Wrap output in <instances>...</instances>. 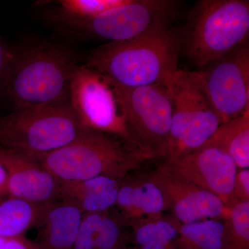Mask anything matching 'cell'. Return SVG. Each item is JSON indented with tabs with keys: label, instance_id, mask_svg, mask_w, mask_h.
Segmentation results:
<instances>
[{
	"label": "cell",
	"instance_id": "cell-1",
	"mask_svg": "<svg viewBox=\"0 0 249 249\" xmlns=\"http://www.w3.org/2000/svg\"><path fill=\"white\" fill-rule=\"evenodd\" d=\"M181 40L170 27L93 49L87 67L119 88L166 84L178 69Z\"/></svg>",
	"mask_w": 249,
	"mask_h": 249
},
{
	"label": "cell",
	"instance_id": "cell-2",
	"mask_svg": "<svg viewBox=\"0 0 249 249\" xmlns=\"http://www.w3.org/2000/svg\"><path fill=\"white\" fill-rule=\"evenodd\" d=\"M80 58L68 45L41 41L14 50L4 92L15 109L70 101L71 80Z\"/></svg>",
	"mask_w": 249,
	"mask_h": 249
},
{
	"label": "cell",
	"instance_id": "cell-3",
	"mask_svg": "<svg viewBox=\"0 0 249 249\" xmlns=\"http://www.w3.org/2000/svg\"><path fill=\"white\" fill-rule=\"evenodd\" d=\"M33 157L60 181H84L101 176L122 180L152 160L119 137L86 127L68 145Z\"/></svg>",
	"mask_w": 249,
	"mask_h": 249
},
{
	"label": "cell",
	"instance_id": "cell-4",
	"mask_svg": "<svg viewBox=\"0 0 249 249\" xmlns=\"http://www.w3.org/2000/svg\"><path fill=\"white\" fill-rule=\"evenodd\" d=\"M249 36V1L201 0L190 14L181 47L204 67L248 42Z\"/></svg>",
	"mask_w": 249,
	"mask_h": 249
},
{
	"label": "cell",
	"instance_id": "cell-5",
	"mask_svg": "<svg viewBox=\"0 0 249 249\" xmlns=\"http://www.w3.org/2000/svg\"><path fill=\"white\" fill-rule=\"evenodd\" d=\"M85 128L70 101L18 108L0 117V147L31 156L45 155L68 145Z\"/></svg>",
	"mask_w": 249,
	"mask_h": 249
},
{
	"label": "cell",
	"instance_id": "cell-6",
	"mask_svg": "<svg viewBox=\"0 0 249 249\" xmlns=\"http://www.w3.org/2000/svg\"><path fill=\"white\" fill-rule=\"evenodd\" d=\"M178 6L179 2L173 0H128L91 19L71 17L59 11L48 16L58 29L78 37L119 42L170 27L178 16Z\"/></svg>",
	"mask_w": 249,
	"mask_h": 249
},
{
	"label": "cell",
	"instance_id": "cell-7",
	"mask_svg": "<svg viewBox=\"0 0 249 249\" xmlns=\"http://www.w3.org/2000/svg\"><path fill=\"white\" fill-rule=\"evenodd\" d=\"M173 103L168 156L176 158L199 148L221 124L196 71L178 70L165 84Z\"/></svg>",
	"mask_w": 249,
	"mask_h": 249
},
{
	"label": "cell",
	"instance_id": "cell-8",
	"mask_svg": "<svg viewBox=\"0 0 249 249\" xmlns=\"http://www.w3.org/2000/svg\"><path fill=\"white\" fill-rule=\"evenodd\" d=\"M114 86L136 146L152 160L166 159L173 116V103L166 86Z\"/></svg>",
	"mask_w": 249,
	"mask_h": 249
},
{
	"label": "cell",
	"instance_id": "cell-9",
	"mask_svg": "<svg viewBox=\"0 0 249 249\" xmlns=\"http://www.w3.org/2000/svg\"><path fill=\"white\" fill-rule=\"evenodd\" d=\"M70 102L83 127L119 137L137 147L114 85L96 70L85 65L77 67L70 84Z\"/></svg>",
	"mask_w": 249,
	"mask_h": 249
},
{
	"label": "cell",
	"instance_id": "cell-10",
	"mask_svg": "<svg viewBox=\"0 0 249 249\" xmlns=\"http://www.w3.org/2000/svg\"><path fill=\"white\" fill-rule=\"evenodd\" d=\"M196 71L221 124L249 111V42Z\"/></svg>",
	"mask_w": 249,
	"mask_h": 249
},
{
	"label": "cell",
	"instance_id": "cell-11",
	"mask_svg": "<svg viewBox=\"0 0 249 249\" xmlns=\"http://www.w3.org/2000/svg\"><path fill=\"white\" fill-rule=\"evenodd\" d=\"M164 164L181 178L215 195L227 208L235 203L232 193L237 167L221 149L202 145L186 155L168 159Z\"/></svg>",
	"mask_w": 249,
	"mask_h": 249
},
{
	"label": "cell",
	"instance_id": "cell-12",
	"mask_svg": "<svg viewBox=\"0 0 249 249\" xmlns=\"http://www.w3.org/2000/svg\"><path fill=\"white\" fill-rule=\"evenodd\" d=\"M148 175L163 194L165 211L179 222L224 219L229 213L220 198L177 175L164 163Z\"/></svg>",
	"mask_w": 249,
	"mask_h": 249
},
{
	"label": "cell",
	"instance_id": "cell-13",
	"mask_svg": "<svg viewBox=\"0 0 249 249\" xmlns=\"http://www.w3.org/2000/svg\"><path fill=\"white\" fill-rule=\"evenodd\" d=\"M0 164L7 174L8 196L39 205L60 200V181L35 157L0 147Z\"/></svg>",
	"mask_w": 249,
	"mask_h": 249
},
{
	"label": "cell",
	"instance_id": "cell-14",
	"mask_svg": "<svg viewBox=\"0 0 249 249\" xmlns=\"http://www.w3.org/2000/svg\"><path fill=\"white\" fill-rule=\"evenodd\" d=\"M111 209L83 214L73 249L130 248L128 221Z\"/></svg>",
	"mask_w": 249,
	"mask_h": 249
},
{
	"label": "cell",
	"instance_id": "cell-15",
	"mask_svg": "<svg viewBox=\"0 0 249 249\" xmlns=\"http://www.w3.org/2000/svg\"><path fill=\"white\" fill-rule=\"evenodd\" d=\"M115 206L127 221L161 215L165 211L163 194L148 173L129 174L123 178Z\"/></svg>",
	"mask_w": 249,
	"mask_h": 249
},
{
	"label": "cell",
	"instance_id": "cell-16",
	"mask_svg": "<svg viewBox=\"0 0 249 249\" xmlns=\"http://www.w3.org/2000/svg\"><path fill=\"white\" fill-rule=\"evenodd\" d=\"M84 213L76 205L59 200L47 205L36 249H73Z\"/></svg>",
	"mask_w": 249,
	"mask_h": 249
},
{
	"label": "cell",
	"instance_id": "cell-17",
	"mask_svg": "<svg viewBox=\"0 0 249 249\" xmlns=\"http://www.w3.org/2000/svg\"><path fill=\"white\" fill-rule=\"evenodd\" d=\"M121 181L101 176L84 181H60V200L76 205L84 214L105 212L115 206Z\"/></svg>",
	"mask_w": 249,
	"mask_h": 249
},
{
	"label": "cell",
	"instance_id": "cell-18",
	"mask_svg": "<svg viewBox=\"0 0 249 249\" xmlns=\"http://www.w3.org/2000/svg\"><path fill=\"white\" fill-rule=\"evenodd\" d=\"M47 205H39L6 196L0 199V237L24 236L40 227Z\"/></svg>",
	"mask_w": 249,
	"mask_h": 249
},
{
	"label": "cell",
	"instance_id": "cell-19",
	"mask_svg": "<svg viewBox=\"0 0 249 249\" xmlns=\"http://www.w3.org/2000/svg\"><path fill=\"white\" fill-rule=\"evenodd\" d=\"M203 145L221 149L231 157L237 168L249 169V111L219 124L213 135Z\"/></svg>",
	"mask_w": 249,
	"mask_h": 249
},
{
	"label": "cell",
	"instance_id": "cell-20",
	"mask_svg": "<svg viewBox=\"0 0 249 249\" xmlns=\"http://www.w3.org/2000/svg\"><path fill=\"white\" fill-rule=\"evenodd\" d=\"M131 242L137 249H179L175 240L176 227L170 217L161 215L128 221Z\"/></svg>",
	"mask_w": 249,
	"mask_h": 249
},
{
	"label": "cell",
	"instance_id": "cell-21",
	"mask_svg": "<svg viewBox=\"0 0 249 249\" xmlns=\"http://www.w3.org/2000/svg\"><path fill=\"white\" fill-rule=\"evenodd\" d=\"M170 218L178 231L175 242L178 249H222L224 222L209 219L183 224Z\"/></svg>",
	"mask_w": 249,
	"mask_h": 249
},
{
	"label": "cell",
	"instance_id": "cell-22",
	"mask_svg": "<svg viewBox=\"0 0 249 249\" xmlns=\"http://www.w3.org/2000/svg\"><path fill=\"white\" fill-rule=\"evenodd\" d=\"M229 209L222 249H249V201H236Z\"/></svg>",
	"mask_w": 249,
	"mask_h": 249
},
{
	"label": "cell",
	"instance_id": "cell-23",
	"mask_svg": "<svg viewBox=\"0 0 249 249\" xmlns=\"http://www.w3.org/2000/svg\"><path fill=\"white\" fill-rule=\"evenodd\" d=\"M128 0H60L58 11L71 17L91 19L109 10L125 4Z\"/></svg>",
	"mask_w": 249,
	"mask_h": 249
},
{
	"label": "cell",
	"instance_id": "cell-24",
	"mask_svg": "<svg viewBox=\"0 0 249 249\" xmlns=\"http://www.w3.org/2000/svg\"><path fill=\"white\" fill-rule=\"evenodd\" d=\"M14 60V50H11L0 40V91H3L9 78Z\"/></svg>",
	"mask_w": 249,
	"mask_h": 249
},
{
	"label": "cell",
	"instance_id": "cell-25",
	"mask_svg": "<svg viewBox=\"0 0 249 249\" xmlns=\"http://www.w3.org/2000/svg\"><path fill=\"white\" fill-rule=\"evenodd\" d=\"M234 201H249V170L241 169L236 174L234 183Z\"/></svg>",
	"mask_w": 249,
	"mask_h": 249
},
{
	"label": "cell",
	"instance_id": "cell-26",
	"mask_svg": "<svg viewBox=\"0 0 249 249\" xmlns=\"http://www.w3.org/2000/svg\"><path fill=\"white\" fill-rule=\"evenodd\" d=\"M0 249H36L35 242L25 236L0 237Z\"/></svg>",
	"mask_w": 249,
	"mask_h": 249
},
{
	"label": "cell",
	"instance_id": "cell-27",
	"mask_svg": "<svg viewBox=\"0 0 249 249\" xmlns=\"http://www.w3.org/2000/svg\"><path fill=\"white\" fill-rule=\"evenodd\" d=\"M7 182V174L4 167L0 164V199L8 196Z\"/></svg>",
	"mask_w": 249,
	"mask_h": 249
},
{
	"label": "cell",
	"instance_id": "cell-28",
	"mask_svg": "<svg viewBox=\"0 0 249 249\" xmlns=\"http://www.w3.org/2000/svg\"><path fill=\"white\" fill-rule=\"evenodd\" d=\"M129 249H137V248H134V249L129 248Z\"/></svg>",
	"mask_w": 249,
	"mask_h": 249
}]
</instances>
